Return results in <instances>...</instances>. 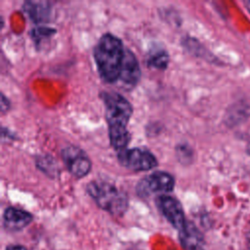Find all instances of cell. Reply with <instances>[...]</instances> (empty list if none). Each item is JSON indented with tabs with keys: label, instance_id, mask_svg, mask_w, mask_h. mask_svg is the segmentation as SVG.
<instances>
[{
	"label": "cell",
	"instance_id": "6da1fadb",
	"mask_svg": "<svg viewBox=\"0 0 250 250\" xmlns=\"http://www.w3.org/2000/svg\"><path fill=\"white\" fill-rule=\"evenodd\" d=\"M101 98L104 105L110 144L119 151L126 148L130 141L127 125L132 116L133 107L126 98L115 92H103Z\"/></svg>",
	"mask_w": 250,
	"mask_h": 250
},
{
	"label": "cell",
	"instance_id": "7a4b0ae2",
	"mask_svg": "<svg viewBox=\"0 0 250 250\" xmlns=\"http://www.w3.org/2000/svg\"><path fill=\"white\" fill-rule=\"evenodd\" d=\"M125 50L122 41L110 33L100 38L94 49V59L103 80L112 83L119 79Z\"/></svg>",
	"mask_w": 250,
	"mask_h": 250
},
{
	"label": "cell",
	"instance_id": "3957f363",
	"mask_svg": "<svg viewBox=\"0 0 250 250\" xmlns=\"http://www.w3.org/2000/svg\"><path fill=\"white\" fill-rule=\"evenodd\" d=\"M86 190L100 208L112 215H122L127 209L126 194L107 182H91L87 185Z\"/></svg>",
	"mask_w": 250,
	"mask_h": 250
},
{
	"label": "cell",
	"instance_id": "277c9868",
	"mask_svg": "<svg viewBox=\"0 0 250 250\" xmlns=\"http://www.w3.org/2000/svg\"><path fill=\"white\" fill-rule=\"evenodd\" d=\"M117 158L122 166L135 172L148 171L157 166V160L150 151L138 147L119 150Z\"/></svg>",
	"mask_w": 250,
	"mask_h": 250
},
{
	"label": "cell",
	"instance_id": "5b68a950",
	"mask_svg": "<svg viewBox=\"0 0 250 250\" xmlns=\"http://www.w3.org/2000/svg\"><path fill=\"white\" fill-rule=\"evenodd\" d=\"M175 180L169 173L158 171L146 176L137 186L140 196H148L151 193H168L174 189Z\"/></svg>",
	"mask_w": 250,
	"mask_h": 250
},
{
	"label": "cell",
	"instance_id": "8992f818",
	"mask_svg": "<svg viewBox=\"0 0 250 250\" xmlns=\"http://www.w3.org/2000/svg\"><path fill=\"white\" fill-rule=\"evenodd\" d=\"M62 161L70 174L76 178H83L89 174L92 163L87 154L79 147L69 146L62 150Z\"/></svg>",
	"mask_w": 250,
	"mask_h": 250
},
{
	"label": "cell",
	"instance_id": "52a82bcc",
	"mask_svg": "<svg viewBox=\"0 0 250 250\" xmlns=\"http://www.w3.org/2000/svg\"><path fill=\"white\" fill-rule=\"evenodd\" d=\"M156 205L167 221L177 229H182L186 225L185 214L181 203L169 195H160L156 198Z\"/></svg>",
	"mask_w": 250,
	"mask_h": 250
},
{
	"label": "cell",
	"instance_id": "ba28073f",
	"mask_svg": "<svg viewBox=\"0 0 250 250\" xmlns=\"http://www.w3.org/2000/svg\"><path fill=\"white\" fill-rule=\"evenodd\" d=\"M141 77V68L139 62L129 49L125 50V55L123 62L121 65V70L119 74V79L126 85H135L138 83Z\"/></svg>",
	"mask_w": 250,
	"mask_h": 250
},
{
	"label": "cell",
	"instance_id": "9c48e42d",
	"mask_svg": "<svg viewBox=\"0 0 250 250\" xmlns=\"http://www.w3.org/2000/svg\"><path fill=\"white\" fill-rule=\"evenodd\" d=\"M179 239L186 250H204L203 236L190 222H187L184 228L179 230Z\"/></svg>",
	"mask_w": 250,
	"mask_h": 250
},
{
	"label": "cell",
	"instance_id": "30bf717a",
	"mask_svg": "<svg viewBox=\"0 0 250 250\" xmlns=\"http://www.w3.org/2000/svg\"><path fill=\"white\" fill-rule=\"evenodd\" d=\"M4 226L9 230H20L25 228L32 221V215L24 210L9 207L3 215Z\"/></svg>",
	"mask_w": 250,
	"mask_h": 250
},
{
	"label": "cell",
	"instance_id": "8fae6325",
	"mask_svg": "<svg viewBox=\"0 0 250 250\" xmlns=\"http://www.w3.org/2000/svg\"><path fill=\"white\" fill-rule=\"evenodd\" d=\"M22 10L34 22L46 21L50 16L51 6L46 1H26L22 5Z\"/></svg>",
	"mask_w": 250,
	"mask_h": 250
},
{
	"label": "cell",
	"instance_id": "7c38bea8",
	"mask_svg": "<svg viewBox=\"0 0 250 250\" xmlns=\"http://www.w3.org/2000/svg\"><path fill=\"white\" fill-rule=\"evenodd\" d=\"M169 56L165 50L158 49L149 54L147 59V64L152 68L165 69L168 65Z\"/></svg>",
	"mask_w": 250,
	"mask_h": 250
},
{
	"label": "cell",
	"instance_id": "4fadbf2b",
	"mask_svg": "<svg viewBox=\"0 0 250 250\" xmlns=\"http://www.w3.org/2000/svg\"><path fill=\"white\" fill-rule=\"evenodd\" d=\"M176 154L182 163H189L192 159V150L187 144H180L176 148Z\"/></svg>",
	"mask_w": 250,
	"mask_h": 250
},
{
	"label": "cell",
	"instance_id": "5bb4252c",
	"mask_svg": "<svg viewBox=\"0 0 250 250\" xmlns=\"http://www.w3.org/2000/svg\"><path fill=\"white\" fill-rule=\"evenodd\" d=\"M55 32H56V30L53 29V28H49V27H46V26H40L38 28L33 29L32 32H31V35H32V38L36 42H40L42 40V38L50 37Z\"/></svg>",
	"mask_w": 250,
	"mask_h": 250
},
{
	"label": "cell",
	"instance_id": "9a60e30c",
	"mask_svg": "<svg viewBox=\"0 0 250 250\" xmlns=\"http://www.w3.org/2000/svg\"><path fill=\"white\" fill-rule=\"evenodd\" d=\"M9 106H10L9 100L4 96V94H2L1 95V110H2V112L4 113L6 110H8Z\"/></svg>",
	"mask_w": 250,
	"mask_h": 250
},
{
	"label": "cell",
	"instance_id": "2e32d148",
	"mask_svg": "<svg viewBox=\"0 0 250 250\" xmlns=\"http://www.w3.org/2000/svg\"><path fill=\"white\" fill-rule=\"evenodd\" d=\"M6 250H26V249L21 245H10L7 247Z\"/></svg>",
	"mask_w": 250,
	"mask_h": 250
},
{
	"label": "cell",
	"instance_id": "e0dca14e",
	"mask_svg": "<svg viewBox=\"0 0 250 250\" xmlns=\"http://www.w3.org/2000/svg\"><path fill=\"white\" fill-rule=\"evenodd\" d=\"M245 5H246V7H247V9H248V11L250 12V1H247L246 3H245Z\"/></svg>",
	"mask_w": 250,
	"mask_h": 250
},
{
	"label": "cell",
	"instance_id": "ac0fdd59",
	"mask_svg": "<svg viewBox=\"0 0 250 250\" xmlns=\"http://www.w3.org/2000/svg\"><path fill=\"white\" fill-rule=\"evenodd\" d=\"M246 150H247V152L250 154V143L247 145V147H246Z\"/></svg>",
	"mask_w": 250,
	"mask_h": 250
}]
</instances>
